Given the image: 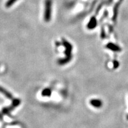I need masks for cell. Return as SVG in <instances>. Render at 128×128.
Segmentation results:
<instances>
[{
  "label": "cell",
  "mask_w": 128,
  "mask_h": 128,
  "mask_svg": "<svg viewBox=\"0 0 128 128\" xmlns=\"http://www.w3.org/2000/svg\"><path fill=\"white\" fill-rule=\"evenodd\" d=\"M52 0H45L44 2V20L46 22H49L52 17Z\"/></svg>",
  "instance_id": "1"
},
{
  "label": "cell",
  "mask_w": 128,
  "mask_h": 128,
  "mask_svg": "<svg viewBox=\"0 0 128 128\" xmlns=\"http://www.w3.org/2000/svg\"><path fill=\"white\" fill-rule=\"evenodd\" d=\"M18 0H8L6 3V7L7 8H10L14 5V4L17 2Z\"/></svg>",
  "instance_id": "2"
}]
</instances>
